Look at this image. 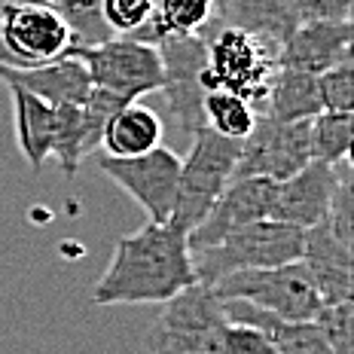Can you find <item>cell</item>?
I'll list each match as a JSON object with an SVG mask.
<instances>
[{
  "mask_svg": "<svg viewBox=\"0 0 354 354\" xmlns=\"http://www.w3.org/2000/svg\"><path fill=\"white\" fill-rule=\"evenodd\" d=\"M196 281L189 239L171 220H147L116 241L110 263L92 287L95 306H162Z\"/></svg>",
  "mask_w": 354,
  "mask_h": 354,
  "instance_id": "cell-1",
  "label": "cell"
},
{
  "mask_svg": "<svg viewBox=\"0 0 354 354\" xmlns=\"http://www.w3.org/2000/svg\"><path fill=\"white\" fill-rule=\"evenodd\" d=\"M302 241H306V230H299V226L272 217L254 220V223H245L230 235H223L217 245L196 250V281L217 284L220 278L241 269H269V266L293 263L302 254Z\"/></svg>",
  "mask_w": 354,
  "mask_h": 354,
  "instance_id": "cell-2",
  "label": "cell"
},
{
  "mask_svg": "<svg viewBox=\"0 0 354 354\" xmlns=\"http://www.w3.org/2000/svg\"><path fill=\"white\" fill-rule=\"evenodd\" d=\"M239 147V138H223L208 125L193 131V144H189L187 156L180 159L177 196L171 208V223L180 226L187 235L202 223V217L211 211V205L226 189V183L232 180Z\"/></svg>",
  "mask_w": 354,
  "mask_h": 354,
  "instance_id": "cell-3",
  "label": "cell"
},
{
  "mask_svg": "<svg viewBox=\"0 0 354 354\" xmlns=\"http://www.w3.org/2000/svg\"><path fill=\"white\" fill-rule=\"evenodd\" d=\"M275 68L278 49L263 37L235 25H220L214 28V34H208L205 88H230L263 113Z\"/></svg>",
  "mask_w": 354,
  "mask_h": 354,
  "instance_id": "cell-4",
  "label": "cell"
},
{
  "mask_svg": "<svg viewBox=\"0 0 354 354\" xmlns=\"http://www.w3.org/2000/svg\"><path fill=\"white\" fill-rule=\"evenodd\" d=\"M68 55L86 64L92 86L110 88L129 101L159 92L165 77L159 46L138 37H107L101 43H83L71 46Z\"/></svg>",
  "mask_w": 354,
  "mask_h": 354,
  "instance_id": "cell-5",
  "label": "cell"
},
{
  "mask_svg": "<svg viewBox=\"0 0 354 354\" xmlns=\"http://www.w3.org/2000/svg\"><path fill=\"white\" fill-rule=\"evenodd\" d=\"M211 287L220 299H248L287 321H312L324 306L299 260L269 269H241Z\"/></svg>",
  "mask_w": 354,
  "mask_h": 354,
  "instance_id": "cell-6",
  "label": "cell"
},
{
  "mask_svg": "<svg viewBox=\"0 0 354 354\" xmlns=\"http://www.w3.org/2000/svg\"><path fill=\"white\" fill-rule=\"evenodd\" d=\"M0 46L10 68H34L68 55L73 34L46 0H6L0 12Z\"/></svg>",
  "mask_w": 354,
  "mask_h": 354,
  "instance_id": "cell-7",
  "label": "cell"
},
{
  "mask_svg": "<svg viewBox=\"0 0 354 354\" xmlns=\"http://www.w3.org/2000/svg\"><path fill=\"white\" fill-rule=\"evenodd\" d=\"M162 55V88L174 122L183 131H198L205 125V62H208V37L205 34H174L156 43Z\"/></svg>",
  "mask_w": 354,
  "mask_h": 354,
  "instance_id": "cell-8",
  "label": "cell"
},
{
  "mask_svg": "<svg viewBox=\"0 0 354 354\" xmlns=\"http://www.w3.org/2000/svg\"><path fill=\"white\" fill-rule=\"evenodd\" d=\"M98 168L104 171L129 198L144 208L147 220L165 223L171 220L180 156L168 147H153L141 156H98Z\"/></svg>",
  "mask_w": 354,
  "mask_h": 354,
  "instance_id": "cell-9",
  "label": "cell"
},
{
  "mask_svg": "<svg viewBox=\"0 0 354 354\" xmlns=\"http://www.w3.org/2000/svg\"><path fill=\"white\" fill-rule=\"evenodd\" d=\"M312 162L308 153V120L278 122L269 113H257L254 129L241 138L235 177H269L287 180Z\"/></svg>",
  "mask_w": 354,
  "mask_h": 354,
  "instance_id": "cell-10",
  "label": "cell"
},
{
  "mask_svg": "<svg viewBox=\"0 0 354 354\" xmlns=\"http://www.w3.org/2000/svg\"><path fill=\"white\" fill-rule=\"evenodd\" d=\"M275 183L278 180H269V177H235L226 183V189L217 196V202L202 217V223L189 230V254L217 245L223 235H230L239 226L269 217Z\"/></svg>",
  "mask_w": 354,
  "mask_h": 354,
  "instance_id": "cell-11",
  "label": "cell"
},
{
  "mask_svg": "<svg viewBox=\"0 0 354 354\" xmlns=\"http://www.w3.org/2000/svg\"><path fill=\"white\" fill-rule=\"evenodd\" d=\"M351 55L348 19H302L278 46V64L321 73Z\"/></svg>",
  "mask_w": 354,
  "mask_h": 354,
  "instance_id": "cell-12",
  "label": "cell"
},
{
  "mask_svg": "<svg viewBox=\"0 0 354 354\" xmlns=\"http://www.w3.org/2000/svg\"><path fill=\"white\" fill-rule=\"evenodd\" d=\"M333 183H336V165L308 162L297 174L275 183L269 217L281 220V223H290V226H299V230H308V226L321 223V220L327 217Z\"/></svg>",
  "mask_w": 354,
  "mask_h": 354,
  "instance_id": "cell-13",
  "label": "cell"
},
{
  "mask_svg": "<svg viewBox=\"0 0 354 354\" xmlns=\"http://www.w3.org/2000/svg\"><path fill=\"white\" fill-rule=\"evenodd\" d=\"M299 263L306 266V272H308V278H312L321 302L351 299V284H354L351 248L342 245V241L330 232V226L324 223V220L306 230Z\"/></svg>",
  "mask_w": 354,
  "mask_h": 354,
  "instance_id": "cell-14",
  "label": "cell"
},
{
  "mask_svg": "<svg viewBox=\"0 0 354 354\" xmlns=\"http://www.w3.org/2000/svg\"><path fill=\"white\" fill-rule=\"evenodd\" d=\"M0 83L19 86L37 98L49 101V104H83L86 95L92 92V80L80 58L64 55L46 64H34V68H10L0 64Z\"/></svg>",
  "mask_w": 354,
  "mask_h": 354,
  "instance_id": "cell-15",
  "label": "cell"
},
{
  "mask_svg": "<svg viewBox=\"0 0 354 354\" xmlns=\"http://www.w3.org/2000/svg\"><path fill=\"white\" fill-rule=\"evenodd\" d=\"M220 16L223 25L245 28L275 49L302 21L299 0H220Z\"/></svg>",
  "mask_w": 354,
  "mask_h": 354,
  "instance_id": "cell-16",
  "label": "cell"
},
{
  "mask_svg": "<svg viewBox=\"0 0 354 354\" xmlns=\"http://www.w3.org/2000/svg\"><path fill=\"white\" fill-rule=\"evenodd\" d=\"M16 113V141L21 156L28 159L31 171H40L53 150V129H55V104L37 98L19 86H6Z\"/></svg>",
  "mask_w": 354,
  "mask_h": 354,
  "instance_id": "cell-17",
  "label": "cell"
},
{
  "mask_svg": "<svg viewBox=\"0 0 354 354\" xmlns=\"http://www.w3.org/2000/svg\"><path fill=\"white\" fill-rule=\"evenodd\" d=\"M223 25L220 0H153V16L138 31V40L159 43L174 34H208Z\"/></svg>",
  "mask_w": 354,
  "mask_h": 354,
  "instance_id": "cell-18",
  "label": "cell"
},
{
  "mask_svg": "<svg viewBox=\"0 0 354 354\" xmlns=\"http://www.w3.org/2000/svg\"><path fill=\"white\" fill-rule=\"evenodd\" d=\"M263 113H269L278 122H299L321 113L318 73L278 64L275 73H272L269 92H266Z\"/></svg>",
  "mask_w": 354,
  "mask_h": 354,
  "instance_id": "cell-19",
  "label": "cell"
},
{
  "mask_svg": "<svg viewBox=\"0 0 354 354\" xmlns=\"http://www.w3.org/2000/svg\"><path fill=\"white\" fill-rule=\"evenodd\" d=\"M162 144V120L153 107L141 104V101H129L113 113L107 122L104 135H101V147L107 156H141V153L153 150Z\"/></svg>",
  "mask_w": 354,
  "mask_h": 354,
  "instance_id": "cell-20",
  "label": "cell"
},
{
  "mask_svg": "<svg viewBox=\"0 0 354 354\" xmlns=\"http://www.w3.org/2000/svg\"><path fill=\"white\" fill-rule=\"evenodd\" d=\"M354 138V120L351 113H336V110H321L308 120V153L312 162H336L348 159Z\"/></svg>",
  "mask_w": 354,
  "mask_h": 354,
  "instance_id": "cell-21",
  "label": "cell"
},
{
  "mask_svg": "<svg viewBox=\"0 0 354 354\" xmlns=\"http://www.w3.org/2000/svg\"><path fill=\"white\" fill-rule=\"evenodd\" d=\"M202 113H205V125L214 129L223 138H245L250 129H254L257 110L248 98L230 92V88H208L202 101Z\"/></svg>",
  "mask_w": 354,
  "mask_h": 354,
  "instance_id": "cell-22",
  "label": "cell"
},
{
  "mask_svg": "<svg viewBox=\"0 0 354 354\" xmlns=\"http://www.w3.org/2000/svg\"><path fill=\"white\" fill-rule=\"evenodd\" d=\"M223 327H165L153 321L144 345L147 354H220Z\"/></svg>",
  "mask_w": 354,
  "mask_h": 354,
  "instance_id": "cell-23",
  "label": "cell"
},
{
  "mask_svg": "<svg viewBox=\"0 0 354 354\" xmlns=\"http://www.w3.org/2000/svg\"><path fill=\"white\" fill-rule=\"evenodd\" d=\"M58 168L68 177H77L80 162L86 159V129L80 104H55V129H53V150Z\"/></svg>",
  "mask_w": 354,
  "mask_h": 354,
  "instance_id": "cell-24",
  "label": "cell"
},
{
  "mask_svg": "<svg viewBox=\"0 0 354 354\" xmlns=\"http://www.w3.org/2000/svg\"><path fill=\"white\" fill-rule=\"evenodd\" d=\"M46 3H53L58 16L68 21L73 34V46L101 43L107 37H113V31L104 21V12H101V0H46Z\"/></svg>",
  "mask_w": 354,
  "mask_h": 354,
  "instance_id": "cell-25",
  "label": "cell"
},
{
  "mask_svg": "<svg viewBox=\"0 0 354 354\" xmlns=\"http://www.w3.org/2000/svg\"><path fill=\"white\" fill-rule=\"evenodd\" d=\"M324 223L330 226V232H333L342 245L351 248V241H354V189H351L348 159L336 162V183H333V193H330Z\"/></svg>",
  "mask_w": 354,
  "mask_h": 354,
  "instance_id": "cell-26",
  "label": "cell"
},
{
  "mask_svg": "<svg viewBox=\"0 0 354 354\" xmlns=\"http://www.w3.org/2000/svg\"><path fill=\"white\" fill-rule=\"evenodd\" d=\"M315 327L327 339L333 354H351L354 351V302H324L315 315Z\"/></svg>",
  "mask_w": 354,
  "mask_h": 354,
  "instance_id": "cell-27",
  "label": "cell"
},
{
  "mask_svg": "<svg viewBox=\"0 0 354 354\" xmlns=\"http://www.w3.org/2000/svg\"><path fill=\"white\" fill-rule=\"evenodd\" d=\"M122 104H129V98L110 92V88L92 86V92H88L86 101L80 104V110H83V129H86V156L101 147V135H104L107 122L113 120V113Z\"/></svg>",
  "mask_w": 354,
  "mask_h": 354,
  "instance_id": "cell-28",
  "label": "cell"
},
{
  "mask_svg": "<svg viewBox=\"0 0 354 354\" xmlns=\"http://www.w3.org/2000/svg\"><path fill=\"white\" fill-rule=\"evenodd\" d=\"M318 98H321V110H336V113H351L354 110L351 55L318 73Z\"/></svg>",
  "mask_w": 354,
  "mask_h": 354,
  "instance_id": "cell-29",
  "label": "cell"
},
{
  "mask_svg": "<svg viewBox=\"0 0 354 354\" xmlns=\"http://www.w3.org/2000/svg\"><path fill=\"white\" fill-rule=\"evenodd\" d=\"M101 12L113 34L135 37L153 16V0H101Z\"/></svg>",
  "mask_w": 354,
  "mask_h": 354,
  "instance_id": "cell-30",
  "label": "cell"
},
{
  "mask_svg": "<svg viewBox=\"0 0 354 354\" xmlns=\"http://www.w3.org/2000/svg\"><path fill=\"white\" fill-rule=\"evenodd\" d=\"M220 354H278V351L263 330L226 321L223 336H220Z\"/></svg>",
  "mask_w": 354,
  "mask_h": 354,
  "instance_id": "cell-31",
  "label": "cell"
}]
</instances>
